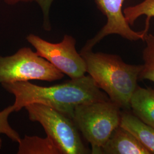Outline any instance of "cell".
Here are the masks:
<instances>
[{
  "instance_id": "obj_1",
  "label": "cell",
  "mask_w": 154,
  "mask_h": 154,
  "mask_svg": "<svg viewBox=\"0 0 154 154\" xmlns=\"http://www.w3.org/2000/svg\"><path fill=\"white\" fill-rule=\"evenodd\" d=\"M1 85L14 96L13 105L16 112L29 104L40 103L51 107L72 119L78 105L110 100L89 75L48 87L38 86L29 81Z\"/></svg>"
},
{
  "instance_id": "obj_2",
  "label": "cell",
  "mask_w": 154,
  "mask_h": 154,
  "mask_svg": "<svg viewBox=\"0 0 154 154\" xmlns=\"http://www.w3.org/2000/svg\"><path fill=\"white\" fill-rule=\"evenodd\" d=\"M80 54L86 62V72L97 86L121 109H130V101L138 87L142 65L128 64L119 55L92 50H81Z\"/></svg>"
},
{
  "instance_id": "obj_3",
  "label": "cell",
  "mask_w": 154,
  "mask_h": 154,
  "mask_svg": "<svg viewBox=\"0 0 154 154\" xmlns=\"http://www.w3.org/2000/svg\"><path fill=\"white\" fill-rule=\"evenodd\" d=\"M121 108L111 100L77 106L72 120L86 140L91 144V154L101 149L116 128L120 125Z\"/></svg>"
},
{
  "instance_id": "obj_4",
  "label": "cell",
  "mask_w": 154,
  "mask_h": 154,
  "mask_svg": "<svg viewBox=\"0 0 154 154\" xmlns=\"http://www.w3.org/2000/svg\"><path fill=\"white\" fill-rule=\"evenodd\" d=\"M25 108L29 119L41 124L61 154L91 153L83 143L80 132L70 118L43 104L32 103Z\"/></svg>"
},
{
  "instance_id": "obj_5",
  "label": "cell",
  "mask_w": 154,
  "mask_h": 154,
  "mask_svg": "<svg viewBox=\"0 0 154 154\" xmlns=\"http://www.w3.org/2000/svg\"><path fill=\"white\" fill-rule=\"evenodd\" d=\"M64 74L30 48L23 47L13 55H0V84L39 80H60Z\"/></svg>"
},
{
  "instance_id": "obj_6",
  "label": "cell",
  "mask_w": 154,
  "mask_h": 154,
  "mask_svg": "<svg viewBox=\"0 0 154 154\" xmlns=\"http://www.w3.org/2000/svg\"><path fill=\"white\" fill-rule=\"evenodd\" d=\"M26 39L39 56L71 79L83 77L87 73L86 62L77 52L76 41L72 36L65 35L62 41L57 44L51 43L33 34L28 35Z\"/></svg>"
},
{
  "instance_id": "obj_7",
  "label": "cell",
  "mask_w": 154,
  "mask_h": 154,
  "mask_svg": "<svg viewBox=\"0 0 154 154\" xmlns=\"http://www.w3.org/2000/svg\"><path fill=\"white\" fill-rule=\"evenodd\" d=\"M124 1L125 0H95L98 9L106 17L107 22L95 37L88 41L82 50H92L102 39L111 34H118L131 41H144L148 33L149 24L146 23L142 31L133 30L123 14L122 7Z\"/></svg>"
},
{
  "instance_id": "obj_8",
  "label": "cell",
  "mask_w": 154,
  "mask_h": 154,
  "mask_svg": "<svg viewBox=\"0 0 154 154\" xmlns=\"http://www.w3.org/2000/svg\"><path fill=\"white\" fill-rule=\"evenodd\" d=\"M102 154H151L133 134L120 125L102 148Z\"/></svg>"
},
{
  "instance_id": "obj_9",
  "label": "cell",
  "mask_w": 154,
  "mask_h": 154,
  "mask_svg": "<svg viewBox=\"0 0 154 154\" xmlns=\"http://www.w3.org/2000/svg\"><path fill=\"white\" fill-rule=\"evenodd\" d=\"M132 112L144 123L154 128V88L138 86L130 101Z\"/></svg>"
},
{
  "instance_id": "obj_10",
  "label": "cell",
  "mask_w": 154,
  "mask_h": 154,
  "mask_svg": "<svg viewBox=\"0 0 154 154\" xmlns=\"http://www.w3.org/2000/svg\"><path fill=\"white\" fill-rule=\"evenodd\" d=\"M120 126L133 134L150 154H154V127L126 111L122 112Z\"/></svg>"
},
{
  "instance_id": "obj_11",
  "label": "cell",
  "mask_w": 154,
  "mask_h": 154,
  "mask_svg": "<svg viewBox=\"0 0 154 154\" xmlns=\"http://www.w3.org/2000/svg\"><path fill=\"white\" fill-rule=\"evenodd\" d=\"M18 154H61L52 140L37 136L25 135L18 143Z\"/></svg>"
},
{
  "instance_id": "obj_12",
  "label": "cell",
  "mask_w": 154,
  "mask_h": 154,
  "mask_svg": "<svg viewBox=\"0 0 154 154\" xmlns=\"http://www.w3.org/2000/svg\"><path fill=\"white\" fill-rule=\"evenodd\" d=\"M144 41L146 47L143 51L144 63L139 79L149 80L154 83V35L147 34Z\"/></svg>"
},
{
  "instance_id": "obj_13",
  "label": "cell",
  "mask_w": 154,
  "mask_h": 154,
  "mask_svg": "<svg viewBox=\"0 0 154 154\" xmlns=\"http://www.w3.org/2000/svg\"><path fill=\"white\" fill-rule=\"evenodd\" d=\"M123 14L130 25H133L139 17L144 15L147 16L146 22H150L154 17V0H144L139 4L126 8Z\"/></svg>"
},
{
  "instance_id": "obj_14",
  "label": "cell",
  "mask_w": 154,
  "mask_h": 154,
  "mask_svg": "<svg viewBox=\"0 0 154 154\" xmlns=\"http://www.w3.org/2000/svg\"><path fill=\"white\" fill-rule=\"evenodd\" d=\"M15 110L13 105L9 106L0 111V135L4 134L7 136L13 142L19 143L21 138L19 133L11 127L9 122V117ZM2 146V140L0 137V149Z\"/></svg>"
},
{
  "instance_id": "obj_15",
  "label": "cell",
  "mask_w": 154,
  "mask_h": 154,
  "mask_svg": "<svg viewBox=\"0 0 154 154\" xmlns=\"http://www.w3.org/2000/svg\"><path fill=\"white\" fill-rule=\"evenodd\" d=\"M7 5H14L21 2H35L41 7L44 16V27L47 30L51 29L49 20V14L50 6L54 0H4Z\"/></svg>"
}]
</instances>
